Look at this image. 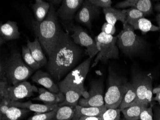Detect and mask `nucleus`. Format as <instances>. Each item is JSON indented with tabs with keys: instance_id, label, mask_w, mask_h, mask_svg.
Returning a JSON list of instances; mask_svg holds the SVG:
<instances>
[{
	"instance_id": "obj_6",
	"label": "nucleus",
	"mask_w": 160,
	"mask_h": 120,
	"mask_svg": "<svg viewBox=\"0 0 160 120\" xmlns=\"http://www.w3.org/2000/svg\"><path fill=\"white\" fill-rule=\"evenodd\" d=\"M4 65L6 78L12 86L26 81L34 71L24 63L20 54L17 52L12 54Z\"/></svg>"
},
{
	"instance_id": "obj_27",
	"label": "nucleus",
	"mask_w": 160,
	"mask_h": 120,
	"mask_svg": "<svg viewBox=\"0 0 160 120\" xmlns=\"http://www.w3.org/2000/svg\"><path fill=\"white\" fill-rule=\"evenodd\" d=\"M75 107L64 106L59 107L56 114L52 120H72L74 115Z\"/></svg>"
},
{
	"instance_id": "obj_20",
	"label": "nucleus",
	"mask_w": 160,
	"mask_h": 120,
	"mask_svg": "<svg viewBox=\"0 0 160 120\" xmlns=\"http://www.w3.org/2000/svg\"><path fill=\"white\" fill-rule=\"evenodd\" d=\"M103 9L107 23L115 26L118 21H121L123 24L125 22L126 16L123 10L117 9L112 7Z\"/></svg>"
},
{
	"instance_id": "obj_9",
	"label": "nucleus",
	"mask_w": 160,
	"mask_h": 120,
	"mask_svg": "<svg viewBox=\"0 0 160 120\" xmlns=\"http://www.w3.org/2000/svg\"><path fill=\"white\" fill-rule=\"evenodd\" d=\"M72 34L71 37L75 44L85 48V53L89 57L92 59L98 53L96 41L92 38L84 29L79 25H71L69 27Z\"/></svg>"
},
{
	"instance_id": "obj_12",
	"label": "nucleus",
	"mask_w": 160,
	"mask_h": 120,
	"mask_svg": "<svg viewBox=\"0 0 160 120\" xmlns=\"http://www.w3.org/2000/svg\"><path fill=\"white\" fill-rule=\"evenodd\" d=\"M83 0H63L57 14L61 21L68 24L69 28L72 25V22L75 18V14L83 4Z\"/></svg>"
},
{
	"instance_id": "obj_1",
	"label": "nucleus",
	"mask_w": 160,
	"mask_h": 120,
	"mask_svg": "<svg viewBox=\"0 0 160 120\" xmlns=\"http://www.w3.org/2000/svg\"><path fill=\"white\" fill-rule=\"evenodd\" d=\"M80 46L74 43L70 33L62 30L49 56L47 69L49 73L59 80L71 70L82 55Z\"/></svg>"
},
{
	"instance_id": "obj_32",
	"label": "nucleus",
	"mask_w": 160,
	"mask_h": 120,
	"mask_svg": "<svg viewBox=\"0 0 160 120\" xmlns=\"http://www.w3.org/2000/svg\"><path fill=\"white\" fill-rule=\"evenodd\" d=\"M9 86L6 77L1 79L0 81V98L8 100V89Z\"/></svg>"
},
{
	"instance_id": "obj_11",
	"label": "nucleus",
	"mask_w": 160,
	"mask_h": 120,
	"mask_svg": "<svg viewBox=\"0 0 160 120\" xmlns=\"http://www.w3.org/2000/svg\"><path fill=\"white\" fill-rule=\"evenodd\" d=\"M100 8L93 5L89 1H85L75 16V20L91 29L92 22L99 17Z\"/></svg>"
},
{
	"instance_id": "obj_8",
	"label": "nucleus",
	"mask_w": 160,
	"mask_h": 120,
	"mask_svg": "<svg viewBox=\"0 0 160 120\" xmlns=\"http://www.w3.org/2000/svg\"><path fill=\"white\" fill-rule=\"evenodd\" d=\"M132 83L134 87L137 97V105L148 107L152 101V82L149 75H135Z\"/></svg>"
},
{
	"instance_id": "obj_13",
	"label": "nucleus",
	"mask_w": 160,
	"mask_h": 120,
	"mask_svg": "<svg viewBox=\"0 0 160 120\" xmlns=\"http://www.w3.org/2000/svg\"><path fill=\"white\" fill-rule=\"evenodd\" d=\"M38 88L30 82L25 81L16 86H9L8 100L17 102L26 97H30L35 92H38Z\"/></svg>"
},
{
	"instance_id": "obj_34",
	"label": "nucleus",
	"mask_w": 160,
	"mask_h": 120,
	"mask_svg": "<svg viewBox=\"0 0 160 120\" xmlns=\"http://www.w3.org/2000/svg\"><path fill=\"white\" fill-rule=\"evenodd\" d=\"M89 1L93 5L103 9L111 7L112 3L111 0H90Z\"/></svg>"
},
{
	"instance_id": "obj_31",
	"label": "nucleus",
	"mask_w": 160,
	"mask_h": 120,
	"mask_svg": "<svg viewBox=\"0 0 160 120\" xmlns=\"http://www.w3.org/2000/svg\"><path fill=\"white\" fill-rule=\"evenodd\" d=\"M58 108L45 113L35 114L29 117L28 120H52L56 114Z\"/></svg>"
},
{
	"instance_id": "obj_29",
	"label": "nucleus",
	"mask_w": 160,
	"mask_h": 120,
	"mask_svg": "<svg viewBox=\"0 0 160 120\" xmlns=\"http://www.w3.org/2000/svg\"><path fill=\"white\" fill-rule=\"evenodd\" d=\"M22 57L25 63L34 71L38 70L39 68H41L39 64L35 61L31 55L30 50L27 46H24L22 47Z\"/></svg>"
},
{
	"instance_id": "obj_33",
	"label": "nucleus",
	"mask_w": 160,
	"mask_h": 120,
	"mask_svg": "<svg viewBox=\"0 0 160 120\" xmlns=\"http://www.w3.org/2000/svg\"><path fill=\"white\" fill-rule=\"evenodd\" d=\"M153 113L152 105L149 107H144L140 116V120H153Z\"/></svg>"
},
{
	"instance_id": "obj_35",
	"label": "nucleus",
	"mask_w": 160,
	"mask_h": 120,
	"mask_svg": "<svg viewBox=\"0 0 160 120\" xmlns=\"http://www.w3.org/2000/svg\"><path fill=\"white\" fill-rule=\"evenodd\" d=\"M101 31L105 34L113 36L116 32V27L115 26L106 22L102 27Z\"/></svg>"
},
{
	"instance_id": "obj_17",
	"label": "nucleus",
	"mask_w": 160,
	"mask_h": 120,
	"mask_svg": "<svg viewBox=\"0 0 160 120\" xmlns=\"http://www.w3.org/2000/svg\"><path fill=\"white\" fill-rule=\"evenodd\" d=\"M33 82L44 86L49 91L54 93L60 92L59 86L55 84L49 75L46 72L38 70L36 71L32 77Z\"/></svg>"
},
{
	"instance_id": "obj_4",
	"label": "nucleus",
	"mask_w": 160,
	"mask_h": 120,
	"mask_svg": "<svg viewBox=\"0 0 160 120\" xmlns=\"http://www.w3.org/2000/svg\"><path fill=\"white\" fill-rule=\"evenodd\" d=\"M126 79L109 70L105 105L108 109H118L128 90Z\"/></svg>"
},
{
	"instance_id": "obj_16",
	"label": "nucleus",
	"mask_w": 160,
	"mask_h": 120,
	"mask_svg": "<svg viewBox=\"0 0 160 120\" xmlns=\"http://www.w3.org/2000/svg\"><path fill=\"white\" fill-rule=\"evenodd\" d=\"M10 106L22 109H27L29 111H32L35 112V114L45 113L47 112L53 111L58 108V104H33L31 102H13L10 100Z\"/></svg>"
},
{
	"instance_id": "obj_24",
	"label": "nucleus",
	"mask_w": 160,
	"mask_h": 120,
	"mask_svg": "<svg viewBox=\"0 0 160 120\" xmlns=\"http://www.w3.org/2000/svg\"><path fill=\"white\" fill-rule=\"evenodd\" d=\"M134 30H140L142 33H146L149 31H157L159 28L152 24L151 21L145 18H142L135 22L132 25Z\"/></svg>"
},
{
	"instance_id": "obj_14",
	"label": "nucleus",
	"mask_w": 160,
	"mask_h": 120,
	"mask_svg": "<svg viewBox=\"0 0 160 120\" xmlns=\"http://www.w3.org/2000/svg\"><path fill=\"white\" fill-rule=\"evenodd\" d=\"M115 7L121 9L128 7L134 8L142 12L145 16H149L153 13L152 5L150 0H126L117 3Z\"/></svg>"
},
{
	"instance_id": "obj_36",
	"label": "nucleus",
	"mask_w": 160,
	"mask_h": 120,
	"mask_svg": "<svg viewBox=\"0 0 160 120\" xmlns=\"http://www.w3.org/2000/svg\"><path fill=\"white\" fill-rule=\"evenodd\" d=\"M72 120H100V117H88L83 115H78L74 114Z\"/></svg>"
},
{
	"instance_id": "obj_23",
	"label": "nucleus",
	"mask_w": 160,
	"mask_h": 120,
	"mask_svg": "<svg viewBox=\"0 0 160 120\" xmlns=\"http://www.w3.org/2000/svg\"><path fill=\"white\" fill-rule=\"evenodd\" d=\"M127 86V91L119 107L120 110L137 105L136 92L132 82H128Z\"/></svg>"
},
{
	"instance_id": "obj_28",
	"label": "nucleus",
	"mask_w": 160,
	"mask_h": 120,
	"mask_svg": "<svg viewBox=\"0 0 160 120\" xmlns=\"http://www.w3.org/2000/svg\"><path fill=\"white\" fill-rule=\"evenodd\" d=\"M122 10L126 16V23L130 26H132L135 22L145 17L144 14L142 12L134 8H129L128 9H123Z\"/></svg>"
},
{
	"instance_id": "obj_2",
	"label": "nucleus",
	"mask_w": 160,
	"mask_h": 120,
	"mask_svg": "<svg viewBox=\"0 0 160 120\" xmlns=\"http://www.w3.org/2000/svg\"><path fill=\"white\" fill-rule=\"evenodd\" d=\"M92 59L89 57L67 75L59 83L60 91L64 94L65 99L58 104L59 107L67 106L75 107L82 96H84V83L89 70Z\"/></svg>"
},
{
	"instance_id": "obj_37",
	"label": "nucleus",
	"mask_w": 160,
	"mask_h": 120,
	"mask_svg": "<svg viewBox=\"0 0 160 120\" xmlns=\"http://www.w3.org/2000/svg\"><path fill=\"white\" fill-rule=\"evenodd\" d=\"M154 120H160V105L152 107Z\"/></svg>"
},
{
	"instance_id": "obj_39",
	"label": "nucleus",
	"mask_w": 160,
	"mask_h": 120,
	"mask_svg": "<svg viewBox=\"0 0 160 120\" xmlns=\"http://www.w3.org/2000/svg\"><path fill=\"white\" fill-rule=\"evenodd\" d=\"M155 20H156V22L158 25V27L159 28V29L160 30V13L157 14V16H156V18H155ZM159 40H160V39Z\"/></svg>"
},
{
	"instance_id": "obj_26",
	"label": "nucleus",
	"mask_w": 160,
	"mask_h": 120,
	"mask_svg": "<svg viewBox=\"0 0 160 120\" xmlns=\"http://www.w3.org/2000/svg\"><path fill=\"white\" fill-rule=\"evenodd\" d=\"M144 107L137 105L121 110L125 120H140L141 113Z\"/></svg>"
},
{
	"instance_id": "obj_10",
	"label": "nucleus",
	"mask_w": 160,
	"mask_h": 120,
	"mask_svg": "<svg viewBox=\"0 0 160 120\" xmlns=\"http://www.w3.org/2000/svg\"><path fill=\"white\" fill-rule=\"evenodd\" d=\"M78 105L82 107H101L105 105L104 84L101 80H94L90 82L88 96L81 98Z\"/></svg>"
},
{
	"instance_id": "obj_15",
	"label": "nucleus",
	"mask_w": 160,
	"mask_h": 120,
	"mask_svg": "<svg viewBox=\"0 0 160 120\" xmlns=\"http://www.w3.org/2000/svg\"><path fill=\"white\" fill-rule=\"evenodd\" d=\"M0 36L1 45L6 41L18 39L20 33L17 22L9 21L1 24L0 27Z\"/></svg>"
},
{
	"instance_id": "obj_18",
	"label": "nucleus",
	"mask_w": 160,
	"mask_h": 120,
	"mask_svg": "<svg viewBox=\"0 0 160 120\" xmlns=\"http://www.w3.org/2000/svg\"><path fill=\"white\" fill-rule=\"evenodd\" d=\"M38 96L34 97V101H41L46 104H58L65 101L64 94L60 91L54 93L43 88H38Z\"/></svg>"
},
{
	"instance_id": "obj_5",
	"label": "nucleus",
	"mask_w": 160,
	"mask_h": 120,
	"mask_svg": "<svg viewBox=\"0 0 160 120\" xmlns=\"http://www.w3.org/2000/svg\"><path fill=\"white\" fill-rule=\"evenodd\" d=\"M117 45L127 56L129 57L142 54L145 48V43L143 39L134 32L132 26L125 22L123 29L117 36Z\"/></svg>"
},
{
	"instance_id": "obj_25",
	"label": "nucleus",
	"mask_w": 160,
	"mask_h": 120,
	"mask_svg": "<svg viewBox=\"0 0 160 120\" xmlns=\"http://www.w3.org/2000/svg\"><path fill=\"white\" fill-rule=\"evenodd\" d=\"M29 110L10 106L1 120H20L29 112Z\"/></svg>"
},
{
	"instance_id": "obj_41",
	"label": "nucleus",
	"mask_w": 160,
	"mask_h": 120,
	"mask_svg": "<svg viewBox=\"0 0 160 120\" xmlns=\"http://www.w3.org/2000/svg\"><path fill=\"white\" fill-rule=\"evenodd\" d=\"M154 9L160 13V3H158L155 4L154 6Z\"/></svg>"
},
{
	"instance_id": "obj_7",
	"label": "nucleus",
	"mask_w": 160,
	"mask_h": 120,
	"mask_svg": "<svg viewBox=\"0 0 160 120\" xmlns=\"http://www.w3.org/2000/svg\"><path fill=\"white\" fill-rule=\"evenodd\" d=\"M98 53L92 67L95 66L99 62L107 64L109 60L119 57V49L117 45L118 37L108 35L101 32L95 38Z\"/></svg>"
},
{
	"instance_id": "obj_19",
	"label": "nucleus",
	"mask_w": 160,
	"mask_h": 120,
	"mask_svg": "<svg viewBox=\"0 0 160 120\" xmlns=\"http://www.w3.org/2000/svg\"><path fill=\"white\" fill-rule=\"evenodd\" d=\"M27 46L30 50L31 55L35 61L39 64L41 67L47 64V60L43 53L41 44L38 39L36 38L34 41H30L28 39Z\"/></svg>"
},
{
	"instance_id": "obj_22",
	"label": "nucleus",
	"mask_w": 160,
	"mask_h": 120,
	"mask_svg": "<svg viewBox=\"0 0 160 120\" xmlns=\"http://www.w3.org/2000/svg\"><path fill=\"white\" fill-rule=\"evenodd\" d=\"M51 5L48 3L42 0H36L32 5V8L37 21L41 22L46 18Z\"/></svg>"
},
{
	"instance_id": "obj_38",
	"label": "nucleus",
	"mask_w": 160,
	"mask_h": 120,
	"mask_svg": "<svg viewBox=\"0 0 160 120\" xmlns=\"http://www.w3.org/2000/svg\"><path fill=\"white\" fill-rule=\"evenodd\" d=\"M153 100L158 102L159 105H160V92L156 94V96L153 98Z\"/></svg>"
},
{
	"instance_id": "obj_40",
	"label": "nucleus",
	"mask_w": 160,
	"mask_h": 120,
	"mask_svg": "<svg viewBox=\"0 0 160 120\" xmlns=\"http://www.w3.org/2000/svg\"><path fill=\"white\" fill-rule=\"evenodd\" d=\"M160 92V87H155L152 89V94H156Z\"/></svg>"
},
{
	"instance_id": "obj_21",
	"label": "nucleus",
	"mask_w": 160,
	"mask_h": 120,
	"mask_svg": "<svg viewBox=\"0 0 160 120\" xmlns=\"http://www.w3.org/2000/svg\"><path fill=\"white\" fill-rule=\"evenodd\" d=\"M107 110L105 105L101 107H82L77 105L75 107L74 114L88 117H100Z\"/></svg>"
},
{
	"instance_id": "obj_3",
	"label": "nucleus",
	"mask_w": 160,
	"mask_h": 120,
	"mask_svg": "<svg viewBox=\"0 0 160 120\" xmlns=\"http://www.w3.org/2000/svg\"><path fill=\"white\" fill-rule=\"evenodd\" d=\"M46 18L41 22H32V27L41 45L48 56L55 45L62 29L58 21L55 8L50 4Z\"/></svg>"
},
{
	"instance_id": "obj_30",
	"label": "nucleus",
	"mask_w": 160,
	"mask_h": 120,
	"mask_svg": "<svg viewBox=\"0 0 160 120\" xmlns=\"http://www.w3.org/2000/svg\"><path fill=\"white\" fill-rule=\"evenodd\" d=\"M121 110L118 109H108L100 117V120H120Z\"/></svg>"
}]
</instances>
